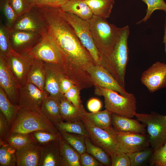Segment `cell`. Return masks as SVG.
<instances>
[{
	"label": "cell",
	"instance_id": "obj_51",
	"mask_svg": "<svg viewBox=\"0 0 166 166\" xmlns=\"http://www.w3.org/2000/svg\"><path fill=\"white\" fill-rule=\"evenodd\" d=\"M165 119L166 120V116H165Z\"/></svg>",
	"mask_w": 166,
	"mask_h": 166
},
{
	"label": "cell",
	"instance_id": "obj_10",
	"mask_svg": "<svg viewBox=\"0 0 166 166\" xmlns=\"http://www.w3.org/2000/svg\"><path fill=\"white\" fill-rule=\"evenodd\" d=\"M38 33L43 37L47 35L48 28L39 7L34 6L27 12L19 16L11 28Z\"/></svg>",
	"mask_w": 166,
	"mask_h": 166
},
{
	"label": "cell",
	"instance_id": "obj_22",
	"mask_svg": "<svg viewBox=\"0 0 166 166\" xmlns=\"http://www.w3.org/2000/svg\"><path fill=\"white\" fill-rule=\"evenodd\" d=\"M46 73L45 62L34 59L28 74L27 82L34 85L42 91H45Z\"/></svg>",
	"mask_w": 166,
	"mask_h": 166
},
{
	"label": "cell",
	"instance_id": "obj_21",
	"mask_svg": "<svg viewBox=\"0 0 166 166\" xmlns=\"http://www.w3.org/2000/svg\"><path fill=\"white\" fill-rule=\"evenodd\" d=\"M50 95L47 96L42 104L41 112L55 126L63 121L60 112V99Z\"/></svg>",
	"mask_w": 166,
	"mask_h": 166
},
{
	"label": "cell",
	"instance_id": "obj_45",
	"mask_svg": "<svg viewBox=\"0 0 166 166\" xmlns=\"http://www.w3.org/2000/svg\"><path fill=\"white\" fill-rule=\"evenodd\" d=\"M11 126L3 113L0 111V141H3L10 133Z\"/></svg>",
	"mask_w": 166,
	"mask_h": 166
},
{
	"label": "cell",
	"instance_id": "obj_38",
	"mask_svg": "<svg viewBox=\"0 0 166 166\" xmlns=\"http://www.w3.org/2000/svg\"><path fill=\"white\" fill-rule=\"evenodd\" d=\"M147 5V8L145 16L137 24L146 22L149 19L153 12L156 10H161L166 13V3L164 0H141Z\"/></svg>",
	"mask_w": 166,
	"mask_h": 166
},
{
	"label": "cell",
	"instance_id": "obj_29",
	"mask_svg": "<svg viewBox=\"0 0 166 166\" xmlns=\"http://www.w3.org/2000/svg\"><path fill=\"white\" fill-rule=\"evenodd\" d=\"M3 141L16 150L21 149L31 143L36 142L31 133H10Z\"/></svg>",
	"mask_w": 166,
	"mask_h": 166
},
{
	"label": "cell",
	"instance_id": "obj_7",
	"mask_svg": "<svg viewBox=\"0 0 166 166\" xmlns=\"http://www.w3.org/2000/svg\"><path fill=\"white\" fill-rule=\"evenodd\" d=\"M60 9L62 15L73 28L82 44L89 52L96 63L101 65V56L92 36L87 21Z\"/></svg>",
	"mask_w": 166,
	"mask_h": 166
},
{
	"label": "cell",
	"instance_id": "obj_34",
	"mask_svg": "<svg viewBox=\"0 0 166 166\" xmlns=\"http://www.w3.org/2000/svg\"><path fill=\"white\" fill-rule=\"evenodd\" d=\"M11 28L1 23L0 26V57L6 58L13 50L10 44Z\"/></svg>",
	"mask_w": 166,
	"mask_h": 166
},
{
	"label": "cell",
	"instance_id": "obj_32",
	"mask_svg": "<svg viewBox=\"0 0 166 166\" xmlns=\"http://www.w3.org/2000/svg\"><path fill=\"white\" fill-rule=\"evenodd\" d=\"M16 150L4 141H0V166H16Z\"/></svg>",
	"mask_w": 166,
	"mask_h": 166
},
{
	"label": "cell",
	"instance_id": "obj_8",
	"mask_svg": "<svg viewBox=\"0 0 166 166\" xmlns=\"http://www.w3.org/2000/svg\"><path fill=\"white\" fill-rule=\"evenodd\" d=\"M81 120L94 144L102 148L110 157L117 153L115 140L116 131L113 127L107 129H102L83 115Z\"/></svg>",
	"mask_w": 166,
	"mask_h": 166
},
{
	"label": "cell",
	"instance_id": "obj_49",
	"mask_svg": "<svg viewBox=\"0 0 166 166\" xmlns=\"http://www.w3.org/2000/svg\"><path fill=\"white\" fill-rule=\"evenodd\" d=\"M163 42L165 45V50L166 53V16L165 18V22L164 25V34L163 38Z\"/></svg>",
	"mask_w": 166,
	"mask_h": 166
},
{
	"label": "cell",
	"instance_id": "obj_13",
	"mask_svg": "<svg viewBox=\"0 0 166 166\" xmlns=\"http://www.w3.org/2000/svg\"><path fill=\"white\" fill-rule=\"evenodd\" d=\"M6 59L9 68L20 87L26 84L28 74L34 59L29 54H21L13 50Z\"/></svg>",
	"mask_w": 166,
	"mask_h": 166
},
{
	"label": "cell",
	"instance_id": "obj_19",
	"mask_svg": "<svg viewBox=\"0 0 166 166\" xmlns=\"http://www.w3.org/2000/svg\"><path fill=\"white\" fill-rule=\"evenodd\" d=\"M112 124L117 131L145 134L147 130L145 125L136 119L112 114Z\"/></svg>",
	"mask_w": 166,
	"mask_h": 166
},
{
	"label": "cell",
	"instance_id": "obj_46",
	"mask_svg": "<svg viewBox=\"0 0 166 166\" xmlns=\"http://www.w3.org/2000/svg\"><path fill=\"white\" fill-rule=\"evenodd\" d=\"M80 163L83 166H100L103 164L91 155L86 152L80 155Z\"/></svg>",
	"mask_w": 166,
	"mask_h": 166
},
{
	"label": "cell",
	"instance_id": "obj_15",
	"mask_svg": "<svg viewBox=\"0 0 166 166\" xmlns=\"http://www.w3.org/2000/svg\"><path fill=\"white\" fill-rule=\"evenodd\" d=\"M88 72L94 86L116 91L124 96L129 97L131 95V93L126 92L109 72L101 65L94 64L89 69Z\"/></svg>",
	"mask_w": 166,
	"mask_h": 166
},
{
	"label": "cell",
	"instance_id": "obj_25",
	"mask_svg": "<svg viewBox=\"0 0 166 166\" xmlns=\"http://www.w3.org/2000/svg\"><path fill=\"white\" fill-rule=\"evenodd\" d=\"M60 112L63 120L71 122L81 120L84 108H79L73 105L63 95L60 99Z\"/></svg>",
	"mask_w": 166,
	"mask_h": 166
},
{
	"label": "cell",
	"instance_id": "obj_1",
	"mask_svg": "<svg viewBox=\"0 0 166 166\" xmlns=\"http://www.w3.org/2000/svg\"><path fill=\"white\" fill-rule=\"evenodd\" d=\"M48 28L47 36L60 52L61 66L58 68L65 77L80 89L92 82L89 69L96 64L82 44L74 29L62 15L60 8L39 7Z\"/></svg>",
	"mask_w": 166,
	"mask_h": 166
},
{
	"label": "cell",
	"instance_id": "obj_16",
	"mask_svg": "<svg viewBox=\"0 0 166 166\" xmlns=\"http://www.w3.org/2000/svg\"><path fill=\"white\" fill-rule=\"evenodd\" d=\"M34 59L60 67L62 64L61 54L47 35L29 53Z\"/></svg>",
	"mask_w": 166,
	"mask_h": 166
},
{
	"label": "cell",
	"instance_id": "obj_42",
	"mask_svg": "<svg viewBox=\"0 0 166 166\" xmlns=\"http://www.w3.org/2000/svg\"><path fill=\"white\" fill-rule=\"evenodd\" d=\"M81 90L76 85L73 86L64 95V96L73 105L79 108H84L80 96Z\"/></svg>",
	"mask_w": 166,
	"mask_h": 166
},
{
	"label": "cell",
	"instance_id": "obj_11",
	"mask_svg": "<svg viewBox=\"0 0 166 166\" xmlns=\"http://www.w3.org/2000/svg\"><path fill=\"white\" fill-rule=\"evenodd\" d=\"M49 95L45 91L27 82L20 88L18 105L20 108L41 113L43 102Z\"/></svg>",
	"mask_w": 166,
	"mask_h": 166
},
{
	"label": "cell",
	"instance_id": "obj_50",
	"mask_svg": "<svg viewBox=\"0 0 166 166\" xmlns=\"http://www.w3.org/2000/svg\"><path fill=\"white\" fill-rule=\"evenodd\" d=\"M112 0L113 1V2H114L115 3V1H114V0Z\"/></svg>",
	"mask_w": 166,
	"mask_h": 166
},
{
	"label": "cell",
	"instance_id": "obj_9",
	"mask_svg": "<svg viewBox=\"0 0 166 166\" xmlns=\"http://www.w3.org/2000/svg\"><path fill=\"white\" fill-rule=\"evenodd\" d=\"M115 140L118 153L127 154L142 150L150 145L148 135L145 133L116 131Z\"/></svg>",
	"mask_w": 166,
	"mask_h": 166
},
{
	"label": "cell",
	"instance_id": "obj_37",
	"mask_svg": "<svg viewBox=\"0 0 166 166\" xmlns=\"http://www.w3.org/2000/svg\"><path fill=\"white\" fill-rule=\"evenodd\" d=\"M34 140L38 144L41 145L49 142L60 140V134L49 132L39 130L31 133Z\"/></svg>",
	"mask_w": 166,
	"mask_h": 166
},
{
	"label": "cell",
	"instance_id": "obj_4",
	"mask_svg": "<svg viewBox=\"0 0 166 166\" xmlns=\"http://www.w3.org/2000/svg\"><path fill=\"white\" fill-rule=\"evenodd\" d=\"M39 130L58 133L55 126L41 113L20 108L10 133L27 134Z\"/></svg>",
	"mask_w": 166,
	"mask_h": 166
},
{
	"label": "cell",
	"instance_id": "obj_33",
	"mask_svg": "<svg viewBox=\"0 0 166 166\" xmlns=\"http://www.w3.org/2000/svg\"><path fill=\"white\" fill-rule=\"evenodd\" d=\"M55 126L61 132L77 134L89 137L88 133L81 120L71 122L62 121Z\"/></svg>",
	"mask_w": 166,
	"mask_h": 166
},
{
	"label": "cell",
	"instance_id": "obj_31",
	"mask_svg": "<svg viewBox=\"0 0 166 166\" xmlns=\"http://www.w3.org/2000/svg\"><path fill=\"white\" fill-rule=\"evenodd\" d=\"M86 152L95 158L103 164L111 166V161L110 156L100 147L92 144L89 137L85 138Z\"/></svg>",
	"mask_w": 166,
	"mask_h": 166
},
{
	"label": "cell",
	"instance_id": "obj_17",
	"mask_svg": "<svg viewBox=\"0 0 166 166\" xmlns=\"http://www.w3.org/2000/svg\"><path fill=\"white\" fill-rule=\"evenodd\" d=\"M0 87L5 91L10 101L18 105L20 87L9 68L6 58L1 57Z\"/></svg>",
	"mask_w": 166,
	"mask_h": 166
},
{
	"label": "cell",
	"instance_id": "obj_28",
	"mask_svg": "<svg viewBox=\"0 0 166 166\" xmlns=\"http://www.w3.org/2000/svg\"><path fill=\"white\" fill-rule=\"evenodd\" d=\"M93 15L106 19L110 17L114 3L112 0H83Z\"/></svg>",
	"mask_w": 166,
	"mask_h": 166
},
{
	"label": "cell",
	"instance_id": "obj_36",
	"mask_svg": "<svg viewBox=\"0 0 166 166\" xmlns=\"http://www.w3.org/2000/svg\"><path fill=\"white\" fill-rule=\"evenodd\" d=\"M153 150L152 148L147 147L139 151L127 154L130 161V166H140L145 164L150 160Z\"/></svg>",
	"mask_w": 166,
	"mask_h": 166
},
{
	"label": "cell",
	"instance_id": "obj_43",
	"mask_svg": "<svg viewBox=\"0 0 166 166\" xmlns=\"http://www.w3.org/2000/svg\"><path fill=\"white\" fill-rule=\"evenodd\" d=\"M34 6L60 8L67 0H28Z\"/></svg>",
	"mask_w": 166,
	"mask_h": 166
},
{
	"label": "cell",
	"instance_id": "obj_44",
	"mask_svg": "<svg viewBox=\"0 0 166 166\" xmlns=\"http://www.w3.org/2000/svg\"><path fill=\"white\" fill-rule=\"evenodd\" d=\"M111 166H130V161L127 154L117 153L110 157Z\"/></svg>",
	"mask_w": 166,
	"mask_h": 166
},
{
	"label": "cell",
	"instance_id": "obj_5",
	"mask_svg": "<svg viewBox=\"0 0 166 166\" xmlns=\"http://www.w3.org/2000/svg\"><path fill=\"white\" fill-rule=\"evenodd\" d=\"M94 93L102 96L104 98L105 107L112 113L130 118H133L136 113V100L131 93L129 97L119 94L117 92L100 86L95 85Z\"/></svg>",
	"mask_w": 166,
	"mask_h": 166
},
{
	"label": "cell",
	"instance_id": "obj_14",
	"mask_svg": "<svg viewBox=\"0 0 166 166\" xmlns=\"http://www.w3.org/2000/svg\"><path fill=\"white\" fill-rule=\"evenodd\" d=\"M140 80L149 92L166 87V64L157 61L142 74Z\"/></svg>",
	"mask_w": 166,
	"mask_h": 166
},
{
	"label": "cell",
	"instance_id": "obj_12",
	"mask_svg": "<svg viewBox=\"0 0 166 166\" xmlns=\"http://www.w3.org/2000/svg\"><path fill=\"white\" fill-rule=\"evenodd\" d=\"M43 37L33 31L11 28L10 42L12 49L21 54H28L41 41Z\"/></svg>",
	"mask_w": 166,
	"mask_h": 166
},
{
	"label": "cell",
	"instance_id": "obj_30",
	"mask_svg": "<svg viewBox=\"0 0 166 166\" xmlns=\"http://www.w3.org/2000/svg\"><path fill=\"white\" fill-rule=\"evenodd\" d=\"M53 142L41 145L42 153L39 166H62L61 156H57L54 150Z\"/></svg>",
	"mask_w": 166,
	"mask_h": 166
},
{
	"label": "cell",
	"instance_id": "obj_47",
	"mask_svg": "<svg viewBox=\"0 0 166 166\" xmlns=\"http://www.w3.org/2000/svg\"><path fill=\"white\" fill-rule=\"evenodd\" d=\"M59 81L60 91L63 95L75 85L72 81L64 76L61 73L59 76Z\"/></svg>",
	"mask_w": 166,
	"mask_h": 166
},
{
	"label": "cell",
	"instance_id": "obj_48",
	"mask_svg": "<svg viewBox=\"0 0 166 166\" xmlns=\"http://www.w3.org/2000/svg\"><path fill=\"white\" fill-rule=\"evenodd\" d=\"M102 106L101 101L98 99L92 98L88 101L87 107L88 110L91 112L99 111Z\"/></svg>",
	"mask_w": 166,
	"mask_h": 166
},
{
	"label": "cell",
	"instance_id": "obj_3",
	"mask_svg": "<svg viewBox=\"0 0 166 166\" xmlns=\"http://www.w3.org/2000/svg\"><path fill=\"white\" fill-rule=\"evenodd\" d=\"M130 33L127 25L120 28L117 42L106 69L125 89V77L129 59L128 40Z\"/></svg>",
	"mask_w": 166,
	"mask_h": 166
},
{
	"label": "cell",
	"instance_id": "obj_27",
	"mask_svg": "<svg viewBox=\"0 0 166 166\" xmlns=\"http://www.w3.org/2000/svg\"><path fill=\"white\" fill-rule=\"evenodd\" d=\"M20 108L13 104L10 100L4 90L0 87V111L5 116L11 127Z\"/></svg>",
	"mask_w": 166,
	"mask_h": 166
},
{
	"label": "cell",
	"instance_id": "obj_20",
	"mask_svg": "<svg viewBox=\"0 0 166 166\" xmlns=\"http://www.w3.org/2000/svg\"><path fill=\"white\" fill-rule=\"evenodd\" d=\"M45 63L46 69L45 90L49 95L61 98L63 95L59 89V76L61 72L56 65Z\"/></svg>",
	"mask_w": 166,
	"mask_h": 166
},
{
	"label": "cell",
	"instance_id": "obj_40",
	"mask_svg": "<svg viewBox=\"0 0 166 166\" xmlns=\"http://www.w3.org/2000/svg\"><path fill=\"white\" fill-rule=\"evenodd\" d=\"M149 160L151 166H166V142L160 148L153 151Z\"/></svg>",
	"mask_w": 166,
	"mask_h": 166
},
{
	"label": "cell",
	"instance_id": "obj_39",
	"mask_svg": "<svg viewBox=\"0 0 166 166\" xmlns=\"http://www.w3.org/2000/svg\"><path fill=\"white\" fill-rule=\"evenodd\" d=\"M1 9L6 19V25L12 28L18 17L10 4L9 0H3Z\"/></svg>",
	"mask_w": 166,
	"mask_h": 166
},
{
	"label": "cell",
	"instance_id": "obj_26",
	"mask_svg": "<svg viewBox=\"0 0 166 166\" xmlns=\"http://www.w3.org/2000/svg\"><path fill=\"white\" fill-rule=\"evenodd\" d=\"M112 114L106 109L102 111L91 113H88L85 110L83 115L96 126L107 129L112 127Z\"/></svg>",
	"mask_w": 166,
	"mask_h": 166
},
{
	"label": "cell",
	"instance_id": "obj_24",
	"mask_svg": "<svg viewBox=\"0 0 166 166\" xmlns=\"http://www.w3.org/2000/svg\"><path fill=\"white\" fill-rule=\"evenodd\" d=\"M60 151L62 166H81L80 155L65 140H60Z\"/></svg>",
	"mask_w": 166,
	"mask_h": 166
},
{
	"label": "cell",
	"instance_id": "obj_6",
	"mask_svg": "<svg viewBox=\"0 0 166 166\" xmlns=\"http://www.w3.org/2000/svg\"><path fill=\"white\" fill-rule=\"evenodd\" d=\"M135 117L146 128L149 144L153 151L164 144L166 142L165 116L152 112L150 114L136 113Z\"/></svg>",
	"mask_w": 166,
	"mask_h": 166
},
{
	"label": "cell",
	"instance_id": "obj_2",
	"mask_svg": "<svg viewBox=\"0 0 166 166\" xmlns=\"http://www.w3.org/2000/svg\"><path fill=\"white\" fill-rule=\"evenodd\" d=\"M87 21L101 56V65L106 69L118 38L120 28L109 23L105 18L94 15Z\"/></svg>",
	"mask_w": 166,
	"mask_h": 166
},
{
	"label": "cell",
	"instance_id": "obj_23",
	"mask_svg": "<svg viewBox=\"0 0 166 166\" xmlns=\"http://www.w3.org/2000/svg\"><path fill=\"white\" fill-rule=\"evenodd\" d=\"M60 8L64 12L73 14L85 21L90 19L93 15L83 0H67Z\"/></svg>",
	"mask_w": 166,
	"mask_h": 166
},
{
	"label": "cell",
	"instance_id": "obj_35",
	"mask_svg": "<svg viewBox=\"0 0 166 166\" xmlns=\"http://www.w3.org/2000/svg\"><path fill=\"white\" fill-rule=\"evenodd\" d=\"M61 133L63 139L80 155L87 152L85 142L86 136L77 134Z\"/></svg>",
	"mask_w": 166,
	"mask_h": 166
},
{
	"label": "cell",
	"instance_id": "obj_41",
	"mask_svg": "<svg viewBox=\"0 0 166 166\" xmlns=\"http://www.w3.org/2000/svg\"><path fill=\"white\" fill-rule=\"evenodd\" d=\"M9 2L18 17L29 11L34 7L28 0H9Z\"/></svg>",
	"mask_w": 166,
	"mask_h": 166
},
{
	"label": "cell",
	"instance_id": "obj_18",
	"mask_svg": "<svg viewBox=\"0 0 166 166\" xmlns=\"http://www.w3.org/2000/svg\"><path fill=\"white\" fill-rule=\"evenodd\" d=\"M42 147L36 142L16 150L17 166H39Z\"/></svg>",
	"mask_w": 166,
	"mask_h": 166
}]
</instances>
